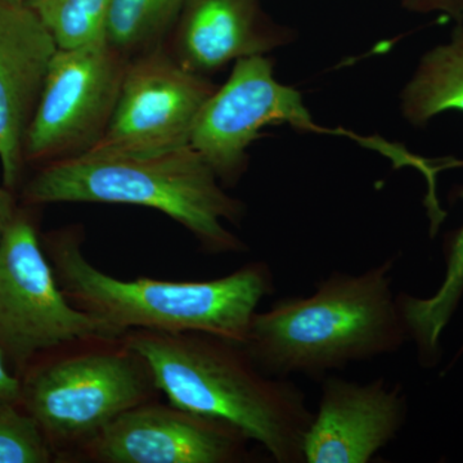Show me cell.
<instances>
[{"mask_svg":"<svg viewBox=\"0 0 463 463\" xmlns=\"http://www.w3.org/2000/svg\"><path fill=\"white\" fill-rule=\"evenodd\" d=\"M56 462L41 429L21 404L0 410V463Z\"/></svg>","mask_w":463,"mask_h":463,"instance_id":"obj_18","label":"cell"},{"mask_svg":"<svg viewBox=\"0 0 463 463\" xmlns=\"http://www.w3.org/2000/svg\"><path fill=\"white\" fill-rule=\"evenodd\" d=\"M318 411L304 441V462L367 463L407 421V397L385 379L361 383L323 377Z\"/></svg>","mask_w":463,"mask_h":463,"instance_id":"obj_11","label":"cell"},{"mask_svg":"<svg viewBox=\"0 0 463 463\" xmlns=\"http://www.w3.org/2000/svg\"><path fill=\"white\" fill-rule=\"evenodd\" d=\"M250 441L230 423L156 399L118 416L75 462L239 463Z\"/></svg>","mask_w":463,"mask_h":463,"instance_id":"obj_10","label":"cell"},{"mask_svg":"<svg viewBox=\"0 0 463 463\" xmlns=\"http://www.w3.org/2000/svg\"><path fill=\"white\" fill-rule=\"evenodd\" d=\"M130 58L108 39L58 50L25 139V161L47 165L87 154L114 114Z\"/></svg>","mask_w":463,"mask_h":463,"instance_id":"obj_7","label":"cell"},{"mask_svg":"<svg viewBox=\"0 0 463 463\" xmlns=\"http://www.w3.org/2000/svg\"><path fill=\"white\" fill-rule=\"evenodd\" d=\"M21 407L33 417L56 462H75L100 432L161 394L145 358L118 337L58 346L20 376Z\"/></svg>","mask_w":463,"mask_h":463,"instance_id":"obj_5","label":"cell"},{"mask_svg":"<svg viewBox=\"0 0 463 463\" xmlns=\"http://www.w3.org/2000/svg\"><path fill=\"white\" fill-rule=\"evenodd\" d=\"M216 87L161 44L130 58L108 129L88 152L151 154L190 145Z\"/></svg>","mask_w":463,"mask_h":463,"instance_id":"obj_9","label":"cell"},{"mask_svg":"<svg viewBox=\"0 0 463 463\" xmlns=\"http://www.w3.org/2000/svg\"><path fill=\"white\" fill-rule=\"evenodd\" d=\"M401 111L414 128L443 112H463V24H456L449 42L423 54L402 90Z\"/></svg>","mask_w":463,"mask_h":463,"instance_id":"obj_15","label":"cell"},{"mask_svg":"<svg viewBox=\"0 0 463 463\" xmlns=\"http://www.w3.org/2000/svg\"><path fill=\"white\" fill-rule=\"evenodd\" d=\"M172 35L169 51L175 60L206 78L295 38L292 30L265 14L260 0H184Z\"/></svg>","mask_w":463,"mask_h":463,"instance_id":"obj_13","label":"cell"},{"mask_svg":"<svg viewBox=\"0 0 463 463\" xmlns=\"http://www.w3.org/2000/svg\"><path fill=\"white\" fill-rule=\"evenodd\" d=\"M16 213V203H14L11 191L3 185V187H0V241H2L3 234H5Z\"/></svg>","mask_w":463,"mask_h":463,"instance_id":"obj_21","label":"cell"},{"mask_svg":"<svg viewBox=\"0 0 463 463\" xmlns=\"http://www.w3.org/2000/svg\"><path fill=\"white\" fill-rule=\"evenodd\" d=\"M58 47L26 0H0V167L14 191L25 166V139Z\"/></svg>","mask_w":463,"mask_h":463,"instance_id":"obj_12","label":"cell"},{"mask_svg":"<svg viewBox=\"0 0 463 463\" xmlns=\"http://www.w3.org/2000/svg\"><path fill=\"white\" fill-rule=\"evenodd\" d=\"M402 5L413 14H441L463 24V0H403Z\"/></svg>","mask_w":463,"mask_h":463,"instance_id":"obj_19","label":"cell"},{"mask_svg":"<svg viewBox=\"0 0 463 463\" xmlns=\"http://www.w3.org/2000/svg\"><path fill=\"white\" fill-rule=\"evenodd\" d=\"M184 0H114L108 42L132 58L164 44L172 33Z\"/></svg>","mask_w":463,"mask_h":463,"instance_id":"obj_16","label":"cell"},{"mask_svg":"<svg viewBox=\"0 0 463 463\" xmlns=\"http://www.w3.org/2000/svg\"><path fill=\"white\" fill-rule=\"evenodd\" d=\"M27 206L118 203L157 210L185 228L206 254H245L249 246L225 223L239 224L242 201L224 190L191 145L151 154L87 152L43 165L26 183Z\"/></svg>","mask_w":463,"mask_h":463,"instance_id":"obj_3","label":"cell"},{"mask_svg":"<svg viewBox=\"0 0 463 463\" xmlns=\"http://www.w3.org/2000/svg\"><path fill=\"white\" fill-rule=\"evenodd\" d=\"M42 243L70 303L123 335L205 332L245 344L259 304L274 289L272 270L264 261L212 281H124L85 258L80 227L50 232Z\"/></svg>","mask_w":463,"mask_h":463,"instance_id":"obj_4","label":"cell"},{"mask_svg":"<svg viewBox=\"0 0 463 463\" xmlns=\"http://www.w3.org/2000/svg\"><path fill=\"white\" fill-rule=\"evenodd\" d=\"M124 339L147 361L169 403L230 423L277 463H304L315 416L306 394L261 371L243 344L205 332L132 330Z\"/></svg>","mask_w":463,"mask_h":463,"instance_id":"obj_1","label":"cell"},{"mask_svg":"<svg viewBox=\"0 0 463 463\" xmlns=\"http://www.w3.org/2000/svg\"><path fill=\"white\" fill-rule=\"evenodd\" d=\"M450 199L463 200V185L453 188ZM443 251L446 276L432 297L398 295L408 337L416 343L420 362L425 367L438 364L441 335L463 298V224L446 234Z\"/></svg>","mask_w":463,"mask_h":463,"instance_id":"obj_14","label":"cell"},{"mask_svg":"<svg viewBox=\"0 0 463 463\" xmlns=\"http://www.w3.org/2000/svg\"><path fill=\"white\" fill-rule=\"evenodd\" d=\"M124 336L70 303L29 210L17 209L0 241V352L18 377L38 356L90 337Z\"/></svg>","mask_w":463,"mask_h":463,"instance_id":"obj_6","label":"cell"},{"mask_svg":"<svg viewBox=\"0 0 463 463\" xmlns=\"http://www.w3.org/2000/svg\"><path fill=\"white\" fill-rule=\"evenodd\" d=\"M58 50H75L108 39L114 0H26Z\"/></svg>","mask_w":463,"mask_h":463,"instance_id":"obj_17","label":"cell"},{"mask_svg":"<svg viewBox=\"0 0 463 463\" xmlns=\"http://www.w3.org/2000/svg\"><path fill=\"white\" fill-rule=\"evenodd\" d=\"M17 404H21L20 377L12 373L0 352V410Z\"/></svg>","mask_w":463,"mask_h":463,"instance_id":"obj_20","label":"cell"},{"mask_svg":"<svg viewBox=\"0 0 463 463\" xmlns=\"http://www.w3.org/2000/svg\"><path fill=\"white\" fill-rule=\"evenodd\" d=\"M274 62L265 54L234 62L230 78L201 109L192 130V147L214 170L224 187L236 185L248 170V149L261 130L288 124L298 132H326L295 88L274 78Z\"/></svg>","mask_w":463,"mask_h":463,"instance_id":"obj_8","label":"cell"},{"mask_svg":"<svg viewBox=\"0 0 463 463\" xmlns=\"http://www.w3.org/2000/svg\"><path fill=\"white\" fill-rule=\"evenodd\" d=\"M394 259L364 273L335 272L309 297L281 298L252 317L245 349L261 371L321 381L354 362L397 353L410 340L398 295Z\"/></svg>","mask_w":463,"mask_h":463,"instance_id":"obj_2","label":"cell"}]
</instances>
